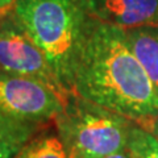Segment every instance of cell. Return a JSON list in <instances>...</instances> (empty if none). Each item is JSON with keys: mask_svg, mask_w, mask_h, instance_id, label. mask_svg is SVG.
<instances>
[{"mask_svg": "<svg viewBox=\"0 0 158 158\" xmlns=\"http://www.w3.org/2000/svg\"><path fill=\"white\" fill-rule=\"evenodd\" d=\"M83 4L91 17L110 25L158 27V0H83Z\"/></svg>", "mask_w": 158, "mask_h": 158, "instance_id": "8992f818", "label": "cell"}, {"mask_svg": "<svg viewBox=\"0 0 158 158\" xmlns=\"http://www.w3.org/2000/svg\"><path fill=\"white\" fill-rule=\"evenodd\" d=\"M66 96L40 79L0 74V123L29 142L54 124Z\"/></svg>", "mask_w": 158, "mask_h": 158, "instance_id": "277c9868", "label": "cell"}, {"mask_svg": "<svg viewBox=\"0 0 158 158\" xmlns=\"http://www.w3.org/2000/svg\"><path fill=\"white\" fill-rule=\"evenodd\" d=\"M142 128L146 129L148 132H150L153 136H156L158 138V115L154 118H152L149 123H146V124L142 127Z\"/></svg>", "mask_w": 158, "mask_h": 158, "instance_id": "8fae6325", "label": "cell"}, {"mask_svg": "<svg viewBox=\"0 0 158 158\" xmlns=\"http://www.w3.org/2000/svg\"><path fill=\"white\" fill-rule=\"evenodd\" d=\"M127 153L132 158H158V138L136 124L128 138Z\"/></svg>", "mask_w": 158, "mask_h": 158, "instance_id": "9c48e42d", "label": "cell"}, {"mask_svg": "<svg viewBox=\"0 0 158 158\" xmlns=\"http://www.w3.org/2000/svg\"><path fill=\"white\" fill-rule=\"evenodd\" d=\"M16 0H0V12H7L12 9Z\"/></svg>", "mask_w": 158, "mask_h": 158, "instance_id": "7c38bea8", "label": "cell"}, {"mask_svg": "<svg viewBox=\"0 0 158 158\" xmlns=\"http://www.w3.org/2000/svg\"><path fill=\"white\" fill-rule=\"evenodd\" d=\"M27 144L12 129L0 123V158H15Z\"/></svg>", "mask_w": 158, "mask_h": 158, "instance_id": "30bf717a", "label": "cell"}, {"mask_svg": "<svg viewBox=\"0 0 158 158\" xmlns=\"http://www.w3.org/2000/svg\"><path fill=\"white\" fill-rule=\"evenodd\" d=\"M15 158H70L54 124L33 137Z\"/></svg>", "mask_w": 158, "mask_h": 158, "instance_id": "ba28073f", "label": "cell"}, {"mask_svg": "<svg viewBox=\"0 0 158 158\" xmlns=\"http://www.w3.org/2000/svg\"><path fill=\"white\" fill-rule=\"evenodd\" d=\"M124 32L131 50L158 94V27L142 25L124 29Z\"/></svg>", "mask_w": 158, "mask_h": 158, "instance_id": "52a82bcc", "label": "cell"}, {"mask_svg": "<svg viewBox=\"0 0 158 158\" xmlns=\"http://www.w3.org/2000/svg\"><path fill=\"white\" fill-rule=\"evenodd\" d=\"M0 74L36 78L62 90L50 63L13 9L0 12Z\"/></svg>", "mask_w": 158, "mask_h": 158, "instance_id": "5b68a950", "label": "cell"}, {"mask_svg": "<svg viewBox=\"0 0 158 158\" xmlns=\"http://www.w3.org/2000/svg\"><path fill=\"white\" fill-rule=\"evenodd\" d=\"M12 9L46 56L62 90L71 92L74 70L92 20L83 0H16Z\"/></svg>", "mask_w": 158, "mask_h": 158, "instance_id": "7a4b0ae2", "label": "cell"}, {"mask_svg": "<svg viewBox=\"0 0 158 158\" xmlns=\"http://www.w3.org/2000/svg\"><path fill=\"white\" fill-rule=\"evenodd\" d=\"M104 158H132L127 152L124 153H117V154H112V156H108V157H104Z\"/></svg>", "mask_w": 158, "mask_h": 158, "instance_id": "4fadbf2b", "label": "cell"}, {"mask_svg": "<svg viewBox=\"0 0 158 158\" xmlns=\"http://www.w3.org/2000/svg\"><path fill=\"white\" fill-rule=\"evenodd\" d=\"M137 123L69 92L54 127L70 158H104L127 152Z\"/></svg>", "mask_w": 158, "mask_h": 158, "instance_id": "3957f363", "label": "cell"}, {"mask_svg": "<svg viewBox=\"0 0 158 158\" xmlns=\"http://www.w3.org/2000/svg\"><path fill=\"white\" fill-rule=\"evenodd\" d=\"M71 92L144 127L158 115V94L131 50L123 28L92 17Z\"/></svg>", "mask_w": 158, "mask_h": 158, "instance_id": "6da1fadb", "label": "cell"}]
</instances>
